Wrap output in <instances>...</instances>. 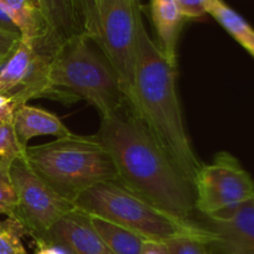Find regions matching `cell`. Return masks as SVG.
Wrapping results in <instances>:
<instances>
[{
    "instance_id": "83f0119b",
    "label": "cell",
    "mask_w": 254,
    "mask_h": 254,
    "mask_svg": "<svg viewBox=\"0 0 254 254\" xmlns=\"http://www.w3.org/2000/svg\"><path fill=\"white\" fill-rule=\"evenodd\" d=\"M36 247V254H67L61 247L56 245H50V243H42V245H37Z\"/></svg>"
},
{
    "instance_id": "f1b7e54d",
    "label": "cell",
    "mask_w": 254,
    "mask_h": 254,
    "mask_svg": "<svg viewBox=\"0 0 254 254\" xmlns=\"http://www.w3.org/2000/svg\"><path fill=\"white\" fill-rule=\"evenodd\" d=\"M5 64V62H1V61H0V68H1V66H2V64Z\"/></svg>"
},
{
    "instance_id": "d4e9b609",
    "label": "cell",
    "mask_w": 254,
    "mask_h": 254,
    "mask_svg": "<svg viewBox=\"0 0 254 254\" xmlns=\"http://www.w3.org/2000/svg\"><path fill=\"white\" fill-rule=\"evenodd\" d=\"M14 107L7 97L0 93V123H12Z\"/></svg>"
},
{
    "instance_id": "d6986e66",
    "label": "cell",
    "mask_w": 254,
    "mask_h": 254,
    "mask_svg": "<svg viewBox=\"0 0 254 254\" xmlns=\"http://www.w3.org/2000/svg\"><path fill=\"white\" fill-rule=\"evenodd\" d=\"M15 158H0V213L11 217L16 207V193L10 168Z\"/></svg>"
},
{
    "instance_id": "5bb4252c",
    "label": "cell",
    "mask_w": 254,
    "mask_h": 254,
    "mask_svg": "<svg viewBox=\"0 0 254 254\" xmlns=\"http://www.w3.org/2000/svg\"><path fill=\"white\" fill-rule=\"evenodd\" d=\"M150 15L159 49L169 64L178 66V41L186 17L174 0H150Z\"/></svg>"
},
{
    "instance_id": "4fadbf2b",
    "label": "cell",
    "mask_w": 254,
    "mask_h": 254,
    "mask_svg": "<svg viewBox=\"0 0 254 254\" xmlns=\"http://www.w3.org/2000/svg\"><path fill=\"white\" fill-rule=\"evenodd\" d=\"M12 128L17 141L24 149L29 146L27 143L35 136L54 135L64 138L72 133L56 114L27 104L14 111Z\"/></svg>"
},
{
    "instance_id": "52a82bcc",
    "label": "cell",
    "mask_w": 254,
    "mask_h": 254,
    "mask_svg": "<svg viewBox=\"0 0 254 254\" xmlns=\"http://www.w3.org/2000/svg\"><path fill=\"white\" fill-rule=\"evenodd\" d=\"M10 175L16 193V207L11 217L19 221L35 243L76 208L32 171L22 154L12 160Z\"/></svg>"
},
{
    "instance_id": "30bf717a",
    "label": "cell",
    "mask_w": 254,
    "mask_h": 254,
    "mask_svg": "<svg viewBox=\"0 0 254 254\" xmlns=\"http://www.w3.org/2000/svg\"><path fill=\"white\" fill-rule=\"evenodd\" d=\"M202 216V215H201ZM213 236L218 254H254V198L197 221Z\"/></svg>"
},
{
    "instance_id": "e0dca14e",
    "label": "cell",
    "mask_w": 254,
    "mask_h": 254,
    "mask_svg": "<svg viewBox=\"0 0 254 254\" xmlns=\"http://www.w3.org/2000/svg\"><path fill=\"white\" fill-rule=\"evenodd\" d=\"M210 14L243 49L254 57V29L223 0H212L207 6Z\"/></svg>"
},
{
    "instance_id": "4316f807",
    "label": "cell",
    "mask_w": 254,
    "mask_h": 254,
    "mask_svg": "<svg viewBox=\"0 0 254 254\" xmlns=\"http://www.w3.org/2000/svg\"><path fill=\"white\" fill-rule=\"evenodd\" d=\"M0 30L6 32H11V34H20L19 27L16 26L12 19L10 17V15L7 14L6 10L0 5Z\"/></svg>"
},
{
    "instance_id": "8fae6325",
    "label": "cell",
    "mask_w": 254,
    "mask_h": 254,
    "mask_svg": "<svg viewBox=\"0 0 254 254\" xmlns=\"http://www.w3.org/2000/svg\"><path fill=\"white\" fill-rule=\"evenodd\" d=\"M61 247L67 254H111L92 227L88 213L74 208L61 218L41 241Z\"/></svg>"
},
{
    "instance_id": "2e32d148",
    "label": "cell",
    "mask_w": 254,
    "mask_h": 254,
    "mask_svg": "<svg viewBox=\"0 0 254 254\" xmlns=\"http://www.w3.org/2000/svg\"><path fill=\"white\" fill-rule=\"evenodd\" d=\"M92 227L111 254H139L145 240L136 233L111 222L108 220L89 215Z\"/></svg>"
},
{
    "instance_id": "277c9868",
    "label": "cell",
    "mask_w": 254,
    "mask_h": 254,
    "mask_svg": "<svg viewBox=\"0 0 254 254\" xmlns=\"http://www.w3.org/2000/svg\"><path fill=\"white\" fill-rule=\"evenodd\" d=\"M88 215L117 223L145 241L168 242L178 237L212 241L213 236L192 220L174 216L133 195L116 181H106L84 191L73 202Z\"/></svg>"
},
{
    "instance_id": "ffe728a7",
    "label": "cell",
    "mask_w": 254,
    "mask_h": 254,
    "mask_svg": "<svg viewBox=\"0 0 254 254\" xmlns=\"http://www.w3.org/2000/svg\"><path fill=\"white\" fill-rule=\"evenodd\" d=\"M211 242L195 237H178L165 243L170 254H218Z\"/></svg>"
},
{
    "instance_id": "ac0fdd59",
    "label": "cell",
    "mask_w": 254,
    "mask_h": 254,
    "mask_svg": "<svg viewBox=\"0 0 254 254\" xmlns=\"http://www.w3.org/2000/svg\"><path fill=\"white\" fill-rule=\"evenodd\" d=\"M24 227L12 217L0 222V254H27L22 245Z\"/></svg>"
},
{
    "instance_id": "7a4b0ae2",
    "label": "cell",
    "mask_w": 254,
    "mask_h": 254,
    "mask_svg": "<svg viewBox=\"0 0 254 254\" xmlns=\"http://www.w3.org/2000/svg\"><path fill=\"white\" fill-rule=\"evenodd\" d=\"M131 112L193 185L201 163L193 151L176 91V67L169 64L145 25L139 31ZM195 188V186H193Z\"/></svg>"
},
{
    "instance_id": "7c38bea8",
    "label": "cell",
    "mask_w": 254,
    "mask_h": 254,
    "mask_svg": "<svg viewBox=\"0 0 254 254\" xmlns=\"http://www.w3.org/2000/svg\"><path fill=\"white\" fill-rule=\"evenodd\" d=\"M47 39L44 55L52 57L62 44L76 36H86L81 0H40Z\"/></svg>"
},
{
    "instance_id": "8992f818",
    "label": "cell",
    "mask_w": 254,
    "mask_h": 254,
    "mask_svg": "<svg viewBox=\"0 0 254 254\" xmlns=\"http://www.w3.org/2000/svg\"><path fill=\"white\" fill-rule=\"evenodd\" d=\"M143 25L140 0L101 1L93 41L117 74L129 107L133 103L136 47Z\"/></svg>"
},
{
    "instance_id": "cb8c5ba5",
    "label": "cell",
    "mask_w": 254,
    "mask_h": 254,
    "mask_svg": "<svg viewBox=\"0 0 254 254\" xmlns=\"http://www.w3.org/2000/svg\"><path fill=\"white\" fill-rule=\"evenodd\" d=\"M21 39V35L0 30V61L5 62L11 56L12 52L19 46Z\"/></svg>"
},
{
    "instance_id": "9c48e42d",
    "label": "cell",
    "mask_w": 254,
    "mask_h": 254,
    "mask_svg": "<svg viewBox=\"0 0 254 254\" xmlns=\"http://www.w3.org/2000/svg\"><path fill=\"white\" fill-rule=\"evenodd\" d=\"M195 207L202 216L215 215L254 198V181L230 153L216 154L202 164L195 178Z\"/></svg>"
},
{
    "instance_id": "6da1fadb",
    "label": "cell",
    "mask_w": 254,
    "mask_h": 254,
    "mask_svg": "<svg viewBox=\"0 0 254 254\" xmlns=\"http://www.w3.org/2000/svg\"><path fill=\"white\" fill-rule=\"evenodd\" d=\"M97 136L111 155L117 184L165 212L191 220L196 212L195 188L130 107L101 119Z\"/></svg>"
},
{
    "instance_id": "ba28073f",
    "label": "cell",
    "mask_w": 254,
    "mask_h": 254,
    "mask_svg": "<svg viewBox=\"0 0 254 254\" xmlns=\"http://www.w3.org/2000/svg\"><path fill=\"white\" fill-rule=\"evenodd\" d=\"M50 61L51 57L37 52L22 39L5 61L0 68V93L10 99L14 111L35 98L57 99L64 103L78 101L73 94L52 86Z\"/></svg>"
},
{
    "instance_id": "9a60e30c",
    "label": "cell",
    "mask_w": 254,
    "mask_h": 254,
    "mask_svg": "<svg viewBox=\"0 0 254 254\" xmlns=\"http://www.w3.org/2000/svg\"><path fill=\"white\" fill-rule=\"evenodd\" d=\"M0 5L19 27L22 40L30 42L37 52L44 54L47 25L40 0H0Z\"/></svg>"
},
{
    "instance_id": "7402d4cb",
    "label": "cell",
    "mask_w": 254,
    "mask_h": 254,
    "mask_svg": "<svg viewBox=\"0 0 254 254\" xmlns=\"http://www.w3.org/2000/svg\"><path fill=\"white\" fill-rule=\"evenodd\" d=\"M102 0H81L82 10L84 16L86 36L93 41L97 35V24H98V11Z\"/></svg>"
},
{
    "instance_id": "44dd1931",
    "label": "cell",
    "mask_w": 254,
    "mask_h": 254,
    "mask_svg": "<svg viewBox=\"0 0 254 254\" xmlns=\"http://www.w3.org/2000/svg\"><path fill=\"white\" fill-rule=\"evenodd\" d=\"M24 150L15 136L12 123H0V158H16Z\"/></svg>"
},
{
    "instance_id": "484cf974",
    "label": "cell",
    "mask_w": 254,
    "mask_h": 254,
    "mask_svg": "<svg viewBox=\"0 0 254 254\" xmlns=\"http://www.w3.org/2000/svg\"><path fill=\"white\" fill-rule=\"evenodd\" d=\"M139 254H170L165 242H155V241H145Z\"/></svg>"
},
{
    "instance_id": "603a6c76",
    "label": "cell",
    "mask_w": 254,
    "mask_h": 254,
    "mask_svg": "<svg viewBox=\"0 0 254 254\" xmlns=\"http://www.w3.org/2000/svg\"><path fill=\"white\" fill-rule=\"evenodd\" d=\"M186 19H197L207 14V6L212 0H174Z\"/></svg>"
},
{
    "instance_id": "3957f363",
    "label": "cell",
    "mask_w": 254,
    "mask_h": 254,
    "mask_svg": "<svg viewBox=\"0 0 254 254\" xmlns=\"http://www.w3.org/2000/svg\"><path fill=\"white\" fill-rule=\"evenodd\" d=\"M22 156L37 176L72 203L97 184L117 181L111 155L97 134L71 133L49 143L26 146Z\"/></svg>"
},
{
    "instance_id": "5b68a950",
    "label": "cell",
    "mask_w": 254,
    "mask_h": 254,
    "mask_svg": "<svg viewBox=\"0 0 254 254\" xmlns=\"http://www.w3.org/2000/svg\"><path fill=\"white\" fill-rule=\"evenodd\" d=\"M49 76L52 86L91 103L102 119L128 107L113 68L87 36L72 37L57 49Z\"/></svg>"
}]
</instances>
